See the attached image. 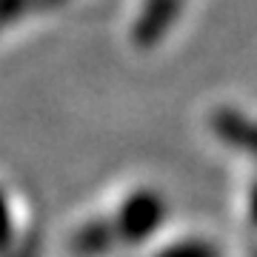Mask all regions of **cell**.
Masks as SVG:
<instances>
[{
    "instance_id": "obj_1",
    "label": "cell",
    "mask_w": 257,
    "mask_h": 257,
    "mask_svg": "<svg viewBox=\"0 0 257 257\" xmlns=\"http://www.w3.org/2000/svg\"><path fill=\"white\" fill-rule=\"evenodd\" d=\"M163 214H166L163 197L152 189H140L120 206L117 217H114V231H117V237L128 240V243H140V240L155 234Z\"/></svg>"
},
{
    "instance_id": "obj_2",
    "label": "cell",
    "mask_w": 257,
    "mask_h": 257,
    "mask_svg": "<svg viewBox=\"0 0 257 257\" xmlns=\"http://www.w3.org/2000/svg\"><path fill=\"white\" fill-rule=\"evenodd\" d=\"M180 6H183V0H146L143 9H140V15H138L135 32H132L135 43H138L140 49L155 46L157 40L166 35V29L177 20Z\"/></svg>"
},
{
    "instance_id": "obj_3",
    "label": "cell",
    "mask_w": 257,
    "mask_h": 257,
    "mask_svg": "<svg viewBox=\"0 0 257 257\" xmlns=\"http://www.w3.org/2000/svg\"><path fill=\"white\" fill-rule=\"evenodd\" d=\"M211 128H214V135H220L226 143H234V146L257 152V126L248 123L246 117L234 114V111H226V109L214 111V114H211Z\"/></svg>"
},
{
    "instance_id": "obj_4",
    "label": "cell",
    "mask_w": 257,
    "mask_h": 257,
    "mask_svg": "<svg viewBox=\"0 0 257 257\" xmlns=\"http://www.w3.org/2000/svg\"><path fill=\"white\" fill-rule=\"evenodd\" d=\"M117 231H114V223H103V220H89L86 226L74 231L72 237V251L80 257H94L103 254L106 248L114 243Z\"/></svg>"
},
{
    "instance_id": "obj_5",
    "label": "cell",
    "mask_w": 257,
    "mask_h": 257,
    "mask_svg": "<svg viewBox=\"0 0 257 257\" xmlns=\"http://www.w3.org/2000/svg\"><path fill=\"white\" fill-rule=\"evenodd\" d=\"M157 257H220V251L206 240H180L157 251Z\"/></svg>"
},
{
    "instance_id": "obj_6",
    "label": "cell",
    "mask_w": 257,
    "mask_h": 257,
    "mask_svg": "<svg viewBox=\"0 0 257 257\" xmlns=\"http://www.w3.org/2000/svg\"><path fill=\"white\" fill-rule=\"evenodd\" d=\"M9 243H12V214H9L6 194L0 192V248H6Z\"/></svg>"
},
{
    "instance_id": "obj_7",
    "label": "cell",
    "mask_w": 257,
    "mask_h": 257,
    "mask_svg": "<svg viewBox=\"0 0 257 257\" xmlns=\"http://www.w3.org/2000/svg\"><path fill=\"white\" fill-rule=\"evenodd\" d=\"M23 6H26V0H0V29L6 26L9 20H15L23 12Z\"/></svg>"
},
{
    "instance_id": "obj_8",
    "label": "cell",
    "mask_w": 257,
    "mask_h": 257,
    "mask_svg": "<svg viewBox=\"0 0 257 257\" xmlns=\"http://www.w3.org/2000/svg\"><path fill=\"white\" fill-rule=\"evenodd\" d=\"M12 257H35V240H26L20 248L12 251Z\"/></svg>"
},
{
    "instance_id": "obj_9",
    "label": "cell",
    "mask_w": 257,
    "mask_h": 257,
    "mask_svg": "<svg viewBox=\"0 0 257 257\" xmlns=\"http://www.w3.org/2000/svg\"><path fill=\"white\" fill-rule=\"evenodd\" d=\"M49 3H60V0H49Z\"/></svg>"
}]
</instances>
